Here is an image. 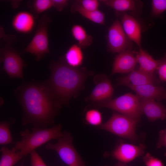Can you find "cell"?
<instances>
[{
  "mask_svg": "<svg viewBox=\"0 0 166 166\" xmlns=\"http://www.w3.org/2000/svg\"><path fill=\"white\" fill-rule=\"evenodd\" d=\"M143 160L146 166H164L161 160L153 156L148 152L144 156Z\"/></svg>",
  "mask_w": 166,
  "mask_h": 166,
  "instance_id": "cell-29",
  "label": "cell"
},
{
  "mask_svg": "<svg viewBox=\"0 0 166 166\" xmlns=\"http://www.w3.org/2000/svg\"><path fill=\"white\" fill-rule=\"evenodd\" d=\"M53 6L58 12L61 11L68 4V1L66 0H53Z\"/></svg>",
  "mask_w": 166,
  "mask_h": 166,
  "instance_id": "cell-33",
  "label": "cell"
},
{
  "mask_svg": "<svg viewBox=\"0 0 166 166\" xmlns=\"http://www.w3.org/2000/svg\"><path fill=\"white\" fill-rule=\"evenodd\" d=\"M163 146L166 148V128L159 132V139L157 144V148H160ZM165 156H166V152Z\"/></svg>",
  "mask_w": 166,
  "mask_h": 166,
  "instance_id": "cell-32",
  "label": "cell"
},
{
  "mask_svg": "<svg viewBox=\"0 0 166 166\" xmlns=\"http://www.w3.org/2000/svg\"><path fill=\"white\" fill-rule=\"evenodd\" d=\"M23 166L22 165V166Z\"/></svg>",
  "mask_w": 166,
  "mask_h": 166,
  "instance_id": "cell-35",
  "label": "cell"
},
{
  "mask_svg": "<svg viewBox=\"0 0 166 166\" xmlns=\"http://www.w3.org/2000/svg\"><path fill=\"white\" fill-rule=\"evenodd\" d=\"M93 82L95 86L90 95L85 98L86 101L98 103L112 99L113 88L110 81L105 74L96 75Z\"/></svg>",
  "mask_w": 166,
  "mask_h": 166,
  "instance_id": "cell-10",
  "label": "cell"
},
{
  "mask_svg": "<svg viewBox=\"0 0 166 166\" xmlns=\"http://www.w3.org/2000/svg\"><path fill=\"white\" fill-rule=\"evenodd\" d=\"M92 104L96 107L111 109L138 121L142 114L140 98L136 95L131 93H126L114 99Z\"/></svg>",
  "mask_w": 166,
  "mask_h": 166,
  "instance_id": "cell-4",
  "label": "cell"
},
{
  "mask_svg": "<svg viewBox=\"0 0 166 166\" xmlns=\"http://www.w3.org/2000/svg\"><path fill=\"white\" fill-rule=\"evenodd\" d=\"M73 137L67 131L56 144L48 143L45 148L55 151L61 160L68 166H86L73 144Z\"/></svg>",
  "mask_w": 166,
  "mask_h": 166,
  "instance_id": "cell-6",
  "label": "cell"
},
{
  "mask_svg": "<svg viewBox=\"0 0 166 166\" xmlns=\"http://www.w3.org/2000/svg\"><path fill=\"white\" fill-rule=\"evenodd\" d=\"M135 92L140 99H149L157 101L166 100V90L163 87L152 84L128 86Z\"/></svg>",
  "mask_w": 166,
  "mask_h": 166,
  "instance_id": "cell-16",
  "label": "cell"
},
{
  "mask_svg": "<svg viewBox=\"0 0 166 166\" xmlns=\"http://www.w3.org/2000/svg\"><path fill=\"white\" fill-rule=\"evenodd\" d=\"M0 152V166H13L24 156L21 152L17 151L14 147L11 149L2 147Z\"/></svg>",
  "mask_w": 166,
  "mask_h": 166,
  "instance_id": "cell-22",
  "label": "cell"
},
{
  "mask_svg": "<svg viewBox=\"0 0 166 166\" xmlns=\"http://www.w3.org/2000/svg\"><path fill=\"white\" fill-rule=\"evenodd\" d=\"M61 128V125L59 124L49 128L34 127L31 132L26 129L20 133L21 140L16 142L14 147L25 156L49 141L61 137L63 135Z\"/></svg>",
  "mask_w": 166,
  "mask_h": 166,
  "instance_id": "cell-3",
  "label": "cell"
},
{
  "mask_svg": "<svg viewBox=\"0 0 166 166\" xmlns=\"http://www.w3.org/2000/svg\"><path fill=\"white\" fill-rule=\"evenodd\" d=\"M108 51L120 53L131 49L132 43L124 32L121 22L117 19L109 28L107 35Z\"/></svg>",
  "mask_w": 166,
  "mask_h": 166,
  "instance_id": "cell-9",
  "label": "cell"
},
{
  "mask_svg": "<svg viewBox=\"0 0 166 166\" xmlns=\"http://www.w3.org/2000/svg\"><path fill=\"white\" fill-rule=\"evenodd\" d=\"M140 99L141 113L149 121L164 120L166 118V109L161 103L154 100Z\"/></svg>",
  "mask_w": 166,
  "mask_h": 166,
  "instance_id": "cell-14",
  "label": "cell"
},
{
  "mask_svg": "<svg viewBox=\"0 0 166 166\" xmlns=\"http://www.w3.org/2000/svg\"><path fill=\"white\" fill-rule=\"evenodd\" d=\"M166 10V0L152 1V14L154 17L160 15Z\"/></svg>",
  "mask_w": 166,
  "mask_h": 166,
  "instance_id": "cell-27",
  "label": "cell"
},
{
  "mask_svg": "<svg viewBox=\"0 0 166 166\" xmlns=\"http://www.w3.org/2000/svg\"><path fill=\"white\" fill-rule=\"evenodd\" d=\"M10 124L7 121L0 123V145H3L11 143L12 137L10 129Z\"/></svg>",
  "mask_w": 166,
  "mask_h": 166,
  "instance_id": "cell-24",
  "label": "cell"
},
{
  "mask_svg": "<svg viewBox=\"0 0 166 166\" xmlns=\"http://www.w3.org/2000/svg\"><path fill=\"white\" fill-rule=\"evenodd\" d=\"M159 81L154 73H149L140 69L134 70L127 75L122 77L118 79L117 85H123L138 86L147 84L155 85L159 84Z\"/></svg>",
  "mask_w": 166,
  "mask_h": 166,
  "instance_id": "cell-12",
  "label": "cell"
},
{
  "mask_svg": "<svg viewBox=\"0 0 166 166\" xmlns=\"http://www.w3.org/2000/svg\"><path fill=\"white\" fill-rule=\"evenodd\" d=\"M136 60L130 49L119 53L115 58L112 73H129L134 69Z\"/></svg>",
  "mask_w": 166,
  "mask_h": 166,
  "instance_id": "cell-15",
  "label": "cell"
},
{
  "mask_svg": "<svg viewBox=\"0 0 166 166\" xmlns=\"http://www.w3.org/2000/svg\"><path fill=\"white\" fill-rule=\"evenodd\" d=\"M145 148V145L142 144L136 145L122 143L117 145L111 155L119 162L127 164L142 155Z\"/></svg>",
  "mask_w": 166,
  "mask_h": 166,
  "instance_id": "cell-11",
  "label": "cell"
},
{
  "mask_svg": "<svg viewBox=\"0 0 166 166\" xmlns=\"http://www.w3.org/2000/svg\"><path fill=\"white\" fill-rule=\"evenodd\" d=\"M114 166H128L126 164H125V163H122L118 162Z\"/></svg>",
  "mask_w": 166,
  "mask_h": 166,
  "instance_id": "cell-34",
  "label": "cell"
},
{
  "mask_svg": "<svg viewBox=\"0 0 166 166\" xmlns=\"http://www.w3.org/2000/svg\"><path fill=\"white\" fill-rule=\"evenodd\" d=\"M23 110L24 124L43 127L53 123L61 106L58 104L44 85L37 82L25 83L16 90Z\"/></svg>",
  "mask_w": 166,
  "mask_h": 166,
  "instance_id": "cell-1",
  "label": "cell"
},
{
  "mask_svg": "<svg viewBox=\"0 0 166 166\" xmlns=\"http://www.w3.org/2000/svg\"><path fill=\"white\" fill-rule=\"evenodd\" d=\"M71 33L73 38L77 42V45L82 49L89 47L93 43V36L89 34L81 25H73L71 29Z\"/></svg>",
  "mask_w": 166,
  "mask_h": 166,
  "instance_id": "cell-23",
  "label": "cell"
},
{
  "mask_svg": "<svg viewBox=\"0 0 166 166\" xmlns=\"http://www.w3.org/2000/svg\"><path fill=\"white\" fill-rule=\"evenodd\" d=\"M12 37H5L6 44L1 50L3 69L11 78H23L25 64L19 53L12 47L11 41L14 38Z\"/></svg>",
  "mask_w": 166,
  "mask_h": 166,
  "instance_id": "cell-8",
  "label": "cell"
},
{
  "mask_svg": "<svg viewBox=\"0 0 166 166\" xmlns=\"http://www.w3.org/2000/svg\"><path fill=\"white\" fill-rule=\"evenodd\" d=\"M85 120L89 124L98 126L102 124L101 113L96 109L89 110L85 114Z\"/></svg>",
  "mask_w": 166,
  "mask_h": 166,
  "instance_id": "cell-25",
  "label": "cell"
},
{
  "mask_svg": "<svg viewBox=\"0 0 166 166\" xmlns=\"http://www.w3.org/2000/svg\"><path fill=\"white\" fill-rule=\"evenodd\" d=\"M53 0H35L33 1L32 8L34 13H42L53 6Z\"/></svg>",
  "mask_w": 166,
  "mask_h": 166,
  "instance_id": "cell-26",
  "label": "cell"
},
{
  "mask_svg": "<svg viewBox=\"0 0 166 166\" xmlns=\"http://www.w3.org/2000/svg\"><path fill=\"white\" fill-rule=\"evenodd\" d=\"M29 154L31 166H47L35 150L32 151Z\"/></svg>",
  "mask_w": 166,
  "mask_h": 166,
  "instance_id": "cell-31",
  "label": "cell"
},
{
  "mask_svg": "<svg viewBox=\"0 0 166 166\" xmlns=\"http://www.w3.org/2000/svg\"><path fill=\"white\" fill-rule=\"evenodd\" d=\"M82 49L76 44L72 45L69 48L64 57L67 64L74 68L80 67L83 64L84 59Z\"/></svg>",
  "mask_w": 166,
  "mask_h": 166,
  "instance_id": "cell-21",
  "label": "cell"
},
{
  "mask_svg": "<svg viewBox=\"0 0 166 166\" xmlns=\"http://www.w3.org/2000/svg\"><path fill=\"white\" fill-rule=\"evenodd\" d=\"M140 48L136 57L139 65V69L147 73H153L156 70L159 60L154 59L147 51Z\"/></svg>",
  "mask_w": 166,
  "mask_h": 166,
  "instance_id": "cell-19",
  "label": "cell"
},
{
  "mask_svg": "<svg viewBox=\"0 0 166 166\" xmlns=\"http://www.w3.org/2000/svg\"><path fill=\"white\" fill-rule=\"evenodd\" d=\"M35 18L30 13L25 11H20L13 17L12 26L16 31L22 34L30 33L35 26Z\"/></svg>",
  "mask_w": 166,
  "mask_h": 166,
  "instance_id": "cell-17",
  "label": "cell"
},
{
  "mask_svg": "<svg viewBox=\"0 0 166 166\" xmlns=\"http://www.w3.org/2000/svg\"><path fill=\"white\" fill-rule=\"evenodd\" d=\"M100 2L115 10L117 12L131 11L136 14L141 11L142 3L140 1L133 0H103Z\"/></svg>",
  "mask_w": 166,
  "mask_h": 166,
  "instance_id": "cell-18",
  "label": "cell"
},
{
  "mask_svg": "<svg viewBox=\"0 0 166 166\" xmlns=\"http://www.w3.org/2000/svg\"><path fill=\"white\" fill-rule=\"evenodd\" d=\"M81 6L84 9L91 11L98 10L99 2L97 0H77Z\"/></svg>",
  "mask_w": 166,
  "mask_h": 166,
  "instance_id": "cell-28",
  "label": "cell"
},
{
  "mask_svg": "<svg viewBox=\"0 0 166 166\" xmlns=\"http://www.w3.org/2000/svg\"><path fill=\"white\" fill-rule=\"evenodd\" d=\"M121 19L123 29L128 38L140 48L141 44V28L136 19L126 12H117Z\"/></svg>",
  "mask_w": 166,
  "mask_h": 166,
  "instance_id": "cell-13",
  "label": "cell"
},
{
  "mask_svg": "<svg viewBox=\"0 0 166 166\" xmlns=\"http://www.w3.org/2000/svg\"><path fill=\"white\" fill-rule=\"evenodd\" d=\"M50 18L45 15L40 18L32 39L23 50L34 55L37 61L43 58L49 52L48 28Z\"/></svg>",
  "mask_w": 166,
  "mask_h": 166,
  "instance_id": "cell-7",
  "label": "cell"
},
{
  "mask_svg": "<svg viewBox=\"0 0 166 166\" xmlns=\"http://www.w3.org/2000/svg\"><path fill=\"white\" fill-rule=\"evenodd\" d=\"M51 74L43 83L56 102L61 106L68 105L72 97H76L85 88L87 78L93 74L85 67L74 68L65 62L64 57L52 61Z\"/></svg>",
  "mask_w": 166,
  "mask_h": 166,
  "instance_id": "cell-2",
  "label": "cell"
},
{
  "mask_svg": "<svg viewBox=\"0 0 166 166\" xmlns=\"http://www.w3.org/2000/svg\"><path fill=\"white\" fill-rule=\"evenodd\" d=\"M71 11L72 13L77 12L94 23L102 25H105V16L104 13L98 10L93 11L85 10L81 6L77 0L74 1L73 4Z\"/></svg>",
  "mask_w": 166,
  "mask_h": 166,
  "instance_id": "cell-20",
  "label": "cell"
},
{
  "mask_svg": "<svg viewBox=\"0 0 166 166\" xmlns=\"http://www.w3.org/2000/svg\"><path fill=\"white\" fill-rule=\"evenodd\" d=\"M138 121L125 115L114 112L105 122L98 127L117 136L132 141L137 140L136 127Z\"/></svg>",
  "mask_w": 166,
  "mask_h": 166,
  "instance_id": "cell-5",
  "label": "cell"
},
{
  "mask_svg": "<svg viewBox=\"0 0 166 166\" xmlns=\"http://www.w3.org/2000/svg\"><path fill=\"white\" fill-rule=\"evenodd\" d=\"M159 78L162 81H166V57L159 60L156 70Z\"/></svg>",
  "mask_w": 166,
  "mask_h": 166,
  "instance_id": "cell-30",
  "label": "cell"
}]
</instances>
